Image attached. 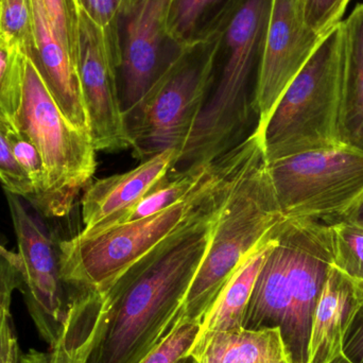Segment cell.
Returning <instances> with one entry per match:
<instances>
[{
	"instance_id": "cell-6",
	"label": "cell",
	"mask_w": 363,
	"mask_h": 363,
	"mask_svg": "<svg viewBox=\"0 0 363 363\" xmlns=\"http://www.w3.org/2000/svg\"><path fill=\"white\" fill-rule=\"evenodd\" d=\"M223 35L196 38L178 48L127 117L134 157L147 160L168 149L183 150L209 97Z\"/></svg>"
},
{
	"instance_id": "cell-21",
	"label": "cell",
	"mask_w": 363,
	"mask_h": 363,
	"mask_svg": "<svg viewBox=\"0 0 363 363\" xmlns=\"http://www.w3.org/2000/svg\"><path fill=\"white\" fill-rule=\"evenodd\" d=\"M213 162L191 164L172 176L168 174L117 224L148 217L180 202L206 178L213 168Z\"/></svg>"
},
{
	"instance_id": "cell-37",
	"label": "cell",
	"mask_w": 363,
	"mask_h": 363,
	"mask_svg": "<svg viewBox=\"0 0 363 363\" xmlns=\"http://www.w3.org/2000/svg\"><path fill=\"white\" fill-rule=\"evenodd\" d=\"M48 355L36 350H29L26 354H21L19 363H47Z\"/></svg>"
},
{
	"instance_id": "cell-35",
	"label": "cell",
	"mask_w": 363,
	"mask_h": 363,
	"mask_svg": "<svg viewBox=\"0 0 363 363\" xmlns=\"http://www.w3.org/2000/svg\"><path fill=\"white\" fill-rule=\"evenodd\" d=\"M67 4L68 14H69L70 23H72V32L77 43V29H78L79 13L82 10L80 0H66Z\"/></svg>"
},
{
	"instance_id": "cell-31",
	"label": "cell",
	"mask_w": 363,
	"mask_h": 363,
	"mask_svg": "<svg viewBox=\"0 0 363 363\" xmlns=\"http://www.w3.org/2000/svg\"><path fill=\"white\" fill-rule=\"evenodd\" d=\"M0 183L6 191L31 200L34 190L31 181L15 159L10 144L0 129Z\"/></svg>"
},
{
	"instance_id": "cell-11",
	"label": "cell",
	"mask_w": 363,
	"mask_h": 363,
	"mask_svg": "<svg viewBox=\"0 0 363 363\" xmlns=\"http://www.w3.org/2000/svg\"><path fill=\"white\" fill-rule=\"evenodd\" d=\"M325 35L308 27L300 0H270L260 40L252 110L262 134L286 89Z\"/></svg>"
},
{
	"instance_id": "cell-32",
	"label": "cell",
	"mask_w": 363,
	"mask_h": 363,
	"mask_svg": "<svg viewBox=\"0 0 363 363\" xmlns=\"http://www.w3.org/2000/svg\"><path fill=\"white\" fill-rule=\"evenodd\" d=\"M42 1L60 40L67 49L72 61L76 64L77 43L72 32L66 0H42Z\"/></svg>"
},
{
	"instance_id": "cell-38",
	"label": "cell",
	"mask_w": 363,
	"mask_h": 363,
	"mask_svg": "<svg viewBox=\"0 0 363 363\" xmlns=\"http://www.w3.org/2000/svg\"><path fill=\"white\" fill-rule=\"evenodd\" d=\"M330 363H352V362H350V360L347 359V358L345 357V356L343 355V354H341V355L337 356V357L335 358V359H333L332 362H330Z\"/></svg>"
},
{
	"instance_id": "cell-2",
	"label": "cell",
	"mask_w": 363,
	"mask_h": 363,
	"mask_svg": "<svg viewBox=\"0 0 363 363\" xmlns=\"http://www.w3.org/2000/svg\"><path fill=\"white\" fill-rule=\"evenodd\" d=\"M333 264L330 224L286 218L256 277L242 328H279L290 363H309L313 315Z\"/></svg>"
},
{
	"instance_id": "cell-16",
	"label": "cell",
	"mask_w": 363,
	"mask_h": 363,
	"mask_svg": "<svg viewBox=\"0 0 363 363\" xmlns=\"http://www.w3.org/2000/svg\"><path fill=\"white\" fill-rule=\"evenodd\" d=\"M362 304L363 281L332 266L313 315L309 363H330L342 354L345 333Z\"/></svg>"
},
{
	"instance_id": "cell-29",
	"label": "cell",
	"mask_w": 363,
	"mask_h": 363,
	"mask_svg": "<svg viewBox=\"0 0 363 363\" xmlns=\"http://www.w3.org/2000/svg\"><path fill=\"white\" fill-rule=\"evenodd\" d=\"M23 284L21 264L19 256L2 273L0 277V363L15 336L11 318V303L15 290L21 289Z\"/></svg>"
},
{
	"instance_id": "cell-25",
	"label": "cell",
	"mask_w": 363,
	"mask_h": 363,
	"mask_svg": "<svg viewBox=\"0 0 363 363\" xmlns=\"http://www.w3.org/2000/svg\"><path fill=\"white\" fill-rule=\"evenodd\" d=\"M0 129L10 144L11 150L21 169L31 181L34 194L28 203L35 207L47 190V172L42 155L33 142L14 125H0Z\"/></svg>"
},
{
	"instance_id": "cell-12",
	"label": "cell",
	"mask_w": 363,
	"mask_h": 363,
	"mask_svg": "<svg viewBox=\"0 0 363 363\" xmlns=\"http://www.w3.org/2000/svg\"><path fill=\"white\" fill-rule=\"evenodd\" d=\"M76 67L96 151L131 148L117 72L121 69L104 44L101 32L84 10L77 29Z\"/></svg>"
},
{
	"instance_id": "cell-19",
	"label": "cell",
	"mask_w": 363,
	"mask_h": 363,
	"mask_svg": "<svg viewBox=\"0 0 363 363\" xmlns=\"http://www.w3.org/2000/svg\"><path fill=\"white\" fill-rule=\"evenodd\" d=\"M283 223V222H281ZM277 230L256 245L241 262L221 294L205 315L200 326L199 336L242 328V320L250 296L253 291L256 277L268 256L269 252L277 242Z\"/></svg>"
},
{
	"instance_id": "cell-7",
	"label": "cell",
	"mask_w": 363,
	"mask_h": 363,
	"mask_svg": "<svg viewBox=\"0 0 363 363\" xmlns=\"http://www.w3.org/2000/svg\"><path fill=\"white\" fill-rule=\"evenodd\" d=\"M14 125L33 142L46 167V194L33 208L45 218L65 217L95 174L96 149L91 136L64 116L27 55L23 97Z\"/></svg>"
},
{
	"instance_id": "cell-22",
	"label": "cell",
	"mask_w": 363,
	"mask_h": 363,
	"mask_svg": "<svg viewBox=\"0 0 363 363\" xmlns=\"http://www.w3.org/2000/svg\"><path fill=\"white\" fill-rule=\"evenodd\" d=\"M25 53L0 40V125H14L23 97Z\"/></svg>"
},
{
	"instance_id": "cell-4",
	"label": "cell",
	"mask_w": 363,
	"mask_h": 363,
	"mask_svg": "<svg viewBox=\"0 0 363 363\" xmlns=\"http://www.w3.org/2000/svg\"><path fill=\"white\" fill-rule=\"evenodd\" d=\"M285 219L257 130L255 143L235 174L216 220L206 255L184 301L180 324L201 325L247 254Z\"/></svg>"
},
{
	"instance_id": "cell-18",
	"label": "cell",
	"mask_w": 363,
	"mask_h": 363,
	"mask_svg": "<svg viewBox=\"0 0 363 363\" xmlns=\"http://www.w3.org/2000/svg\"><path fill=\"white\" fill-rule=\"evenodd\" d=\"M345 29V68L339 118L343 146L363 151V4L356 6Z\"/></svg>"
},
{
	"instance_id": "cell-27",
	"label": "cell",
	"mask_w": 363,
	"mask_h": 363,
	"mask_svg": "<svg viewBox=\"0 0 363 363\" xmlns=\"http://www.w3.org/2000/svg\"><path fill=\"white\" fill-rule=\"evenodd\" d=\"M220 0H178L166 29V40L178 48L196 40L199 23L209 8Z\"/></svg>"
},
{
	"instance_id": "cell-13",
	"label": "cell",
	"mask_w": 363,
	"mask_h": 363,
	"mask_svg": "<svg viewBox=\"0 0 363 363\" xmlns=\"http://www.w3.org/2000/svg\"><path fill=\"white\" fill-rule=\"evenodd\" d=\"M178 0H134L125 15L123 106L131 114L159 74L162 44Z\"/></svg>"
},
{
	"instance_id": "cell-30",
	"label": "cell",
	"mask_w": 363,
	"mask_h": 363,
	"mask_svg": "<svg viewBox=\"0 0 363 363\" xmlns=\"http://www.w3.org/2000/svg\"><path fill=\"white\" fill-rule=\"evenodd\" d=\"M305 21L320 35H326L342 21L351 0H300Z\"/></svg>"
},
{
	"instance_id": "cell-10",
	"label": "cell",
	"mask_w": 363,
	"mask_h": 363,
	"mask_svg": "<svg viewBox=\"0 0 363 363\" xmlns=\"http://www.w3.org/2000/svg\"><path fill=\"white\" fill-rule=\"evenodd\" d=\"M21 264V292L40 338L52 347L67 313L69 290L60 264V239L25 199L6 191Z\"/></svg>"
},
{
	"instance_id": "cell-20",
	"label": "cell",
	"mask_w": 363,
	"mask_h": 363,
	"mask_svg": "<svg viewBox=\"0 0 363 363\" xmlns=\"http://www.w3.org/2000/svg\"><path fill=\"white\" fill-rule=\"evenodd\" d=\"M101 323V294L85 292L72 296L59 337L47 354V363H87Z\"/></svg>"
},
{
	"instance_id": "cell-1",
	"label": "cell",
	"mask_w": 363,
	"mask_h": 363,
	"mask_svg": "<svg viewBox=\"0 0 363 363\" xmlns=\"http://www.w3.org/2000/svg\"><path fill=\"white\" fill-rule=\"evenodd\" d=\"M230 186L215 207L168 237L101 294V328L87 363H142L180 325L184 301Z\"/></svg>"
},
{
	"instance_id": "cell-23",
	"label": "cell",
	"mask_w": 363,
	"mask_h": 363,
	"mask_svg": "<svg viewBox=\"0 0 363 363\" xmlns=\"http://www.w3.org/2000/svg\"><path fill=\"white\" fill-rule=\"evenodd\" d=\"M134 0H80L81 6L101 32L106 48L121 67L123 42L119 21L125 18Z\"/></svg>"
},
{
	"instance_id": "cell-8",
	"label": "cell",
	"mask_w": 363,
	"mask_h": 363,
	"mask_svg": "<svg viewBox=\"0 0 363 363\" xmlns=\"http://www.w3.org/2000/svg\"><path fill=\"white\" fill-rule=\"evenodd\" d=\"M270 0H245L225 28L228 57L217 86L209 95L181 152L188 165L208 163L235 146L252 110L250 77L258 62Z\"/></svg>"
},
{
	"instance_id": "cell-28",
	"label": "cell",
	"mask_w": 363,
	"mask_h": 363,
	"mask_svg": "<svg viewBox=\"0 0 363 363\" xmlns=\"http://www.w3.org/2000/svg\"><path fill=\"white\" fill-rule=\"evenodd\" d=\"M200 324H180L142 363H196L190 354Z\"/></svg>"
},
{
	"instance_id": "cell-17",
	"label": "cell",
	"mask_w": 363,
	"mask_h": 363,
	"mask_svg": "<svg viewBox=\"0 0 363 363\" xmlns=\"http://www.w3.org/2000/svg\"><path fill=\"white\" fill-rule=\"evenodd\" d=\"M196 363H290L279 328L220 330L196 337Z\"/></svg>"
},
{
	"instance_id": "cell-3",
	"label": "cell",
	"mask_w": 363,
	"mask_h": 363,
	"mask_svg": "<svg viewBox=\"0 0 363 363\" xmlns=\"http://www.w3.org/2000/svg\"><path fill=\"white\" fill-rule=\"evenodd\" d=\"M249 138L213 162L206 178L185 199L148 217L60 241V264L70 296L104 294L123 272L157 245L221 201L250 150Z\"/></svg>"
},
{
	"instance_id": "cell-5",
	"label": "cell",
	"mask_w": 363,
	"mask_h": 363,
	"mask_svg": "<svg viewBox=\"0 0 363 363\" xmlns=\"http://www.w3.org/2000/svg\"><path fill=\"white\" fill-rule=\"evenodd\" d=\"M343 68L341 21L324 36L273 111L262 134L267 162L342 146L339 118Z\"/></svg>"
},
{
	"instance_id": "cell-24",
	"label": "cell",
	"mask_w": 363,
	"mask_h": 363,
	"mask_svg": "<svg viewBox=\"0 0 363 363\" xmlns=\"http://www.w3.org/2000/svg\"><path fill=\"white\" fill-rule=\"evenodd\" d=\"M0 40L25 55L34 49L31 0H0Z\"/></svg>"
},
{
	"instance_id": "cell-26",
	"label": "cell",
	"mask_w": 363,
	"mask_h": 363,
	"mask_svg": "<svg viewBox=\"0 0 363 363\" xmlns=\"http://www.w3.org/2000/svg\"><path fill=\"white\" fill-rule=\"evenodd\" d=\"M334 233L335 268L357 281H363V230L338 221L332 224Z\"/></svg>"
},
{
	"instance_id": "cell-36",
	"label": "cell",
	"mask_w": 363,
	"mask_h": 363,
	"mask_svg": "<svg viewBox=\"0 0 363 363\" xmlns=\"http://www.w3.org/2000/svg\"><path fill=\"white\" fill-rule=\"evenodd\" d=\"M21 355L18 341H17V337L16 335H15L12 340H11L10 347H9L8 351H6V355H4L2 363H19Z\"/></svg>"
},
{
	"instance_id": "cell-9",
	"label": "cell",
	"mask_w": 363,
	"mask_h": 363,
	"mask_svg": "<svg viewBox=\"0 0 363 363\" xmlns=\"http://www.w3.org/2000/svg\"><path fill=\"white\" fill-rule=\"evenodd\" d=\"M268 163L284 217L334 224L363 194V151H307Z\"/></svg>"
},
{
	"instance_id": "cell-33",
	"label": "cell",
	"mask_w": 363,
	"mask_h": 363,
	"mask_svg": "<svg viewBox=\"0 0 363 363\" xmlns=\"http://www.w3.org/2000/svg\"><path fill=\"white\" fill-rule=\"evenodd\" d=\"M342 354L352 363H363V304L345 333Z\"/></svg>"
},
{
	"instance_id": "cell-15",
	"label": "cell",
	"mask_w": 363,
	"mask_h": 363,
	"mask_svg": "<svg viewBox=\"0 0 363 363\" xmlns=\"http://www.w3.org/2000/svg\"><path fill=\"white\" fill-rule=\"evenodd\" d=\"M31 8L34 49L29 57L64 116L74 128L91 136L76 64L60 40L42 0H31Z\"/></svg>"
},
{
	"instance_id": "cell-14",
	"label": "cell",
	"mask_w": 363,
	"mask_h": 363,
	"mask_svg": "<svg viewBox=\"0 0 363 363\" xmlns=\"http://www.w3.org/2000/svg\"><path fill=\"white\" fill-rule=\"evenodd\" d=\"M181 151L168 149L145 160L125 174H114L89 184L81 200L84 228L94 234L116 225L172 168L180 163Z\"/></svg>"
},
{
	"instance_id": "cell-34",
	"label": "cell",
	"mask_w": 363,
	"mask_h": 363,
	"mask_svg": "<svg viewBox=\"0 0 363 363\" xmlns=\"http://www.w3.org/2000/svg\"><path fill=\"white\" fill-rule=\"evenodd\" d=\"M338 221L347 222L363 230V194L342 213Z\"/></svg>"
}]
</instances>
